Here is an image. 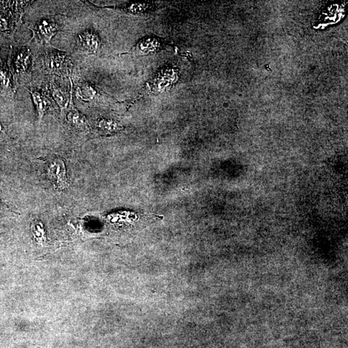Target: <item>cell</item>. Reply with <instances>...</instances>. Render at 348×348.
<instances>
[{"mask_svg": "<svg viewBox=\"0 0 348 348\" xmlns=\"http://www.w3.org/2000/svg\"><path fill=\"white\" fill-rule=\"evenodd\" d=\"M28 92L31 94L32 101L36 107L39 121H41L44 115L46 114L47 110L48 109L49 103L44 95L39 91L36 90L28 89Z\"/></svg>", "mask_w": 348, "mask_h": 348, "instance_id": "obj_6", "label": "cell"}, {"mask_svg": "<svg viewBox=\"0 0 348 348\" xmlns=\"http://www.w3.org/2000/svg\"><path fill=\"white\" fill-rule=\"evenodd\" d=\"M47 174L49 179L59 189H65L68 183L67 169L64 161L61 158L54 159L50 162L47 168Z\"/></svg>", "mask_w": 348, "mask_h": 348, "instance_id": "obj_1", "label": "cell"}, {"mask_svg": "<svg viewBox=\"0 0 348 348\" xmlns=\"http://www.w3.org/2000/svg\"><path fill=\"white\" fill-rule=\"evenodd\" d=\"M31 63V53L27 48L19 49L14 56V65L17 73H24L28 71Z\"/></svg>", "mask_w": 348, "mask_h": 348, "instance_id": "obj_5", "label": "cell"}, {"mask_svg": "<svg viewBox=\"0 0 348 348\" xmlns=\"http://www.w3.org/2000/svg\"><path fill=\"white\" fill-rule=\"evenodd\" d=\"M97 127L105 132H114L119 129V125L112 120L101 119L97 122Z\"/></svg>", "mask_w": 348, "mask_h": 348, "instance_id": "obj_12", "label": "cell"}, {"mask_svg": "<svg viewBox=\"0 0 348 348\" xmlns=\"http://www.w3.org/2000/svg\"><path fill=\"white\" fill-rule=\"evenodd\" d=\"M77 42L79 46L91 53H96L101 47V39L96 32L86 30L77 35Z\"/></svg>", "mask_w": 348, "mask_h": 348, "instance_id": "obj_4", "label": "cell"}, {"mask_svg": "<svg viewBox=\"0 0 348 348\" xmlns=\"http://www.w3.org/2000/svg\"><path fill=\"white\" fill-rule=\"evenodd\" d=\"M67 119L70 125L77 129L84 130L88 127L86 118L76 110H71L67 114Z\"/></svg>", "mask_w": 348, "mask_h": 348, "instance_id": "obj_8", "label": "cell"}, {"mask_svg": "<svg viewBox=\"0 0 348 348\" xmlns=\"http://www.w3.org/2000/svg\"><path fill=\"white\" fill-rule=\"evenodd\" d=\"M0 85L6 89L9 88L11 85V78L8 72L3 69H0Z\"/></svg>", "mask_w": 348, "mask_h": 348, "instance_id": "obj_13", "label": "cell"}, {"mask_svg": "<svg viewBox=\"0 0 348 348\" xmlns=\"http://www.w3.org/2000/svg\"><path fill=\"white\" fill-rule=\"evenodd\" d=\"M155 7H156L155 4L152 3H132L125 5L121 7H118V9H121L124 11L130 12L132 14H142L145 12L154 11Z\"/></svg>", "mask_w": 348, "mask_h": 348, "instance_id": "obj_10", "label": "cell"}, {"mask_svg": "<svg viewBox=\"0 0 348 348\" xmlns=\"http://www.w3.org/2000/svg\"><path fill=\"white\" fill-rule=\"evenodd\" d=\"M45 64L49 72L54 74H61L65 69H69L70 62L68 56L64 52L51 51L45 57Z\"/></svg>", "mask_w": 348, "mask_h": 348, "instance_id": "obj_2", "label": "cell"}, {"mask_svg": "<svg viewBox=\"0 0 348 348\" xmlns=\"http://www.w3.org/2000/svg\"><path fill=\"white\" fill-rule=\"evenodd\" d=\"M2 130H3V127H2V125L0 124V133L2 132Z\"/></svg>", "mask_w": 348, "mask_h": 348, "instance_id": "obj_14", "label": "cell"}, {"mask_svg": "<svg viewBox=\"0 0 348 348\" xmlns=\"http://www.w3.org/2000/svg\"><path fill=\"white\" fill-rule=\"evenodd\" d=\"M161 47V43L159 39L149 37V38L144 39L140 41L136 46V51L137 53L140 52L142 54H147L150 53V52H156Z\"/></svg>", "mask_w": 348, "mask_h": 348, "instance_id": "obj_7", "label": "cell"}, {"mask_svg": "<svg viewBox=\"0 0 348 348\" xmlns=\"http://www.w3.org/2000/svg\"><path fill=\"white\" fill-rule=\"evenodd\" d=\"M97 92L93 86L88 84L80 85L77 88V96L84 101H91L96 96Z\"/></svg>", "mask_w": 348, "mask_h": 348, "instance_id": "obj_11", "label": "cell"}, {"mask_svg": "<svg viewBox=\"0 0 348 348\" xmlns=\"http://www.w3.org/2000/svg\"><path fill=\"white\" fill-rule=\"evenodd\" d=\"M51 92L54 101L62 110L67 109L69 105V97L61 89L55 84H51Z\"/></svg>", "mask_w": 348, "mask_h": 348, "instance_id": "obj_9", "label": "cell"}, {"mask_svg": "<svg viewBox=\"0 0 348 348\" xmlns=\"http://www.w3.org/2000/svg\"><path fill=\"white\" fill-rule=\"evenodd\" d=\"M59 29L58 25L53 20L44 19L35 25L33 32L34 36L40 41L49 44Z\"/></svg>", "mask_w": 348, "mask_h": 348, "instance_id": "obj_3", "label": "cell"}]
</instances>
